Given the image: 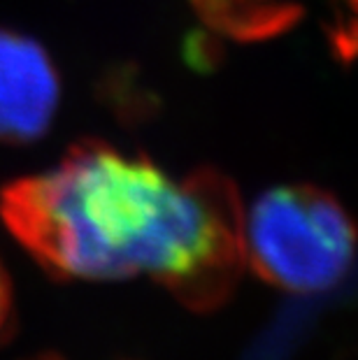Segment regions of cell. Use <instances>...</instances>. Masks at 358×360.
Instances as JSON below:
<instances>
[{
    "instance_id": "cell-1",
    "label": "cell",
    "mask_w": 358,
    "mask_h": 360,
    "mask_svg": "<svg viewBox=\"0 0 358 360\" xmlns=\"http://www.w3.org/2000/svg\"><path fill=\"white\" fill-rule=\"evenodd\" d=\"M0 214L51 277H149L196 311L221 307L245 270V210L231 179L215 170L174 179L98 140L5 186Z\"/></svg>"
},
{
    "instance_id": "cell-2",
    "label": "cell",
    "mask_w": 358,
    "mask_h": 360,
    "mask_svg": "<svg viewBox=\"0 0 358 360\" xmlns=\"http://www.w3.org/2000/svg\"><path fill=\"white\" fill-rule=\"evenodd\" d=\"M245 267L288 293H324L347 277L354 226L328 191L312 184L270 188L242 224Z\"/></svg>"
},
{
    "instance_id": "cell-3",
    "label": "cell",
    "mask_w": 358,
    "mask_h": 360,
    "mask_svg": "<svg viewBox=\"0 0 358 360\" xmlns=\"http://www.w3.org/2000/svg\"><path fill=\"white\" fill-rule=\"evenodd\" d=\"M60 82L35 40L0 28V144H28L47 133Z\"/></svg>"
},
{
    "instance_id": "cell-4",
    "label": "cell",
    "mask_w": 358,
    "mask_h": 360,
    "mask_svg": "<svg viewBox=\"0 0 358 360\" xmlns=\"http://www.w3.org/2000/svg\"><path fill=\"white\" fill-rule=\"evenodd\" d=\"M191 5L212 28L242 40L275 33L295 17V10L279 0H191Z\"/></svg>"
},
{
    "instance_id": "cell-5",
    "label": "cell",
    "mask_w": 358,
    "mask_h": 360,
    "mask_svg": "<svg viewBox=\"0 0 358 360\" xmlns=\"http://www.w3.org/2000/svg\"><path fill=\"white\" fill-rule=\"evenodd\" d=\"M10 321H12V286L3 263H0V340H3L7 328H10Z\"/></svg>"
}]
</instances>
